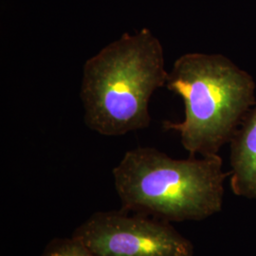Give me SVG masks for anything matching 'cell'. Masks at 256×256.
Segmentation results:
<instances>
[{
	"label": "cell",
	"mask_w": 256,
	"mask_h": 256,
	"mask_svg": "<svg viewBox=\"0 0 256 256\" xmlns=\"http://www.w3.org/2000/svg\"><path fill=\"white\" fill-rule=\"evenodd\" d=\"M230 186L238 196L256 200V102L230 142Z\"/></svg>",
	"instance_id": "cell-5"
},
{
	"label": "cell",
	"mask_w": 256,
	"mask_h": 256,
	"mask_svg": "<svg viewBox=\"0 0 256 256\" xmlns=\"http://www.w3.org/2000/svg\"><path fill=\"white\" fill-rule=\"evenodd\" d=\"M41 256H94V254L82 241L72 236L52 240Z\"/></svg>",
	"instance_id": "cell-6"
},
{
	"label": "cell",
	"mask_w": 256,
	"mask_h": 256,
	"mask_svg": "<svg viewBox=\"0 0 256 256\" xmlns=\"http://www.w3.org/2000/svg\"><path fill=\"white\" fill-rule=\"evenodd\" d=\"M72 236L94 256H192V242L170 222L120 210L94 212Z\"/></svg>",
	"instance_id": "cell-4"
},
{
	"label": "cell",
	"mask_w": 256,
	"mask_h": 256,
	"mask_svg": "<svg viewBox=\"0 0 256 256\" xmlns=\"http://www.w3.org/2000/svg\"><path fill=\"white\" fill-rule=\"evenodd\" d=\"M167 75L164 48L150 30L124 34L84 64L80 98L86 126L108 137L148 128L149 102Z\"/></svg>",
	"instance_id": "cell-1"
},
{
	"label": "cell",
	"mask_w": 256,
	"mask_h": 256,
	"mask_svg": "<svg viewBox=\"0 0 256 256\" xmlns=\"http://www.w3.org/2000/svg\"><path fill=\"white\" fill-rule=\"evenodd\" d=\"M112 174L122 210L170 223L220 212L230 176L220 155L176 160L153 147L129 150Z\"/></svg>",
	"instance_id": "cell-2"
},
{
	"label": "cell",
	"mask_w": 256,
	"mask_h": 256,
	"mask_svg": "<svg viewBox=\"0 0 256 256\" xmlns=\"http://www.w3.org/2000/svg\"><path fill=\"white\" fill-rule=\"evenodd\" d=\"M165 86L182 99L184 119L164 128L180 134L189 156L218 155L256 102L254 77L218 54L180 56Z\"/></svg>",
	"instance_id": "cell-3"
}]
</instances>
